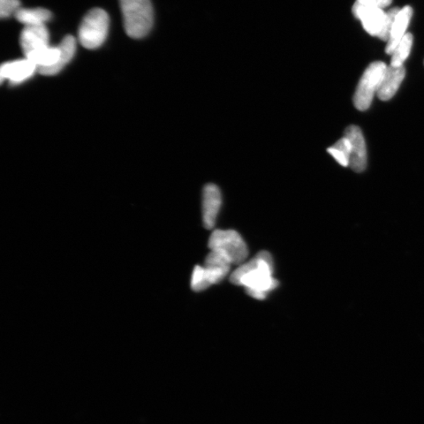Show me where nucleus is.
I'll return each instance as SVG.
<instances>
[{
	"label": "nucleus",
	"instance_id": "1",
	"mask_svg": "<svg viewBox=\"0 0 424 424\" xmlns=\"http://www.w3.org/2000/svg\"><path fill=\"white\" fill-rule=\"evenodd\" d=\"M267 251H261L254 258L233 272L230 282L235 285L244 286L248 295L256 300H263L267 295L278 286L277 280L272 277L274 262Z\"/></svg>",
	"mask_w": 424,
	"mask_h": 424
},
{
	"label": "nucleus",
	"instance_id": "2",
	"mask_svg": "<svg viewBox=\"0 0 424 424\" xmlns=\"http://www.w3.org/2000/svg\"><path fill=\"white\" fill-rule=\"evenodd\" d=\"M125 32L133 39H141L154 25V9L150 0H120Z\"/></svg>",
	"mask_w": 424,
	"mask_h": 424
},
{
	"label": "nucleus",
	"instance_id": "3",
	"mask_svg": "<svg viewBox=\"0 0 424 424\" xmlns=\"http://www.w3.org/2000/svg\"><path fill=\"white\" fill-rule=\"evenodd\" d=\"M110 18L100 9L90 10L83 18L79 28V40L87 49L100 48L107 37Z\"/></svg>",
	"mask_w": 424,
	"mask_h": 424
},
{
	"label": "nucleus",
	"instance_id": "4",
	"mask_svg": "<svg viewBox=\"0 0 424 424\" xmlns=\"http://www.w3.org/2000/svg\"><path fill=\"white\" fill-rule=\"evenodd\" d=\"M208 247L211 251L223 254L232 265H241L248 256V248L240 234L233 230H217L211 233Z\"/></svg>",
	"mask_w": 424,
	"mask_h": 424
},
{
	"label": "nucleus",
	"instance_id": "5",
	"mask_svg": "<svg viewBox=\"0 0 424 424\" xmlns=\"http://www.w3.org/2000/svg\"><path fill=\"white\" fill-rule=\"evenodd\" d=\"M387 65L383 62L370 64L359 83L354 95V104L360 111L367 110L380 88Z\"/></svg>",
	"mask_w": 424,
	"mask_h": 424
},
{
	"label": "nucleus",
	"instance_id": "6",
	"mask_svg": "<svg viewBox=\"0 0 424 424\" xmlns=\"http://www.w3.org/2000/svg\"><path fill=\"white\" fill-rule=\"evenodd\" d=\"M344 137L351 144L350 166L356 172L365 171L367 166V149L364 136L357 126L351 125L346 128Z\"/></svg>",
	"mask_w": 424,
	"mask_h": 424
},
{
	"label": "nucleus",
	"instance_id": "7",
	"mask_svg": "<svg viewBox=\"0 0 424 424\" xmlns=\"http://www.w3.org/2000/svg\"><path fill=\"white\" fill-rule=\"evenodd\" d=\"M222 206V194L221 189L212 184H209L203 189V223L207 230L214 228L216 218Z\"/></svg>",
	"mask_w": 424,
	"mask_h": 424
},
{
	"label": "nucleus",
	"instance_id": "8",
	"mask_svg": "<svg viewBox=\"0 0 424 424\" xmlns=\"http://www.w3.org/2000/svg\"><path fill=\"white\" fill-rule=\"evenodd\" d=\"M352 11L354 16L361 21L366 31L369 35L377 37L381 32L386 16L383 10L367 7L355 2Z\"/></svg>",
	"mask_w": 424,
	"mask_h": 424
},
{
	"label": "nucleus",
	"instance_id": "9",
	"mask_svg": "<svg viewBox=\"0 0 424 424\" xmlns=\"http://www.w3.org/2000/svg\"><path fill=\"white\" fill-rule=\"evenodd\" d=\"M49 33L45 25L26 26L22 30L20 43L26 57L31 53L49 46Z\"/></svg>",
	"mask_w": 424,
	"mask_h": 424
},
{
	"label": "nucleus",
	"instance_id": "10",
	"mask_svg": "<svg viewBox=\"0 0 424 424\" xmlns=\"http://www.w3.org/2000/svg\"><path fill=\"white\" fill-rule=\"evenodd\" d=\"M37 69L36 65L26 58L4 64L0 75L3 80H9L13 83H20L32 77Z\"/></svg>",
	"mask_w": 424,
	"mask_h": 424
},
{
	"label": "nucleus",
	"instance_id": "11",
	"mask_svg": "<svg viewBox=\"0 0 424 424\" xmlns=\"http://www.w3.org/2000/svg\"><path fill=\"white\" fill-rule=\"evenodd\" d=\"M405 77L406 70L403 66H388L376 94L378 97L382 101L390 100L397 93Z\"/></svg>",
	"mask_w": 424,
	"mask_h": 424
},
{
	"label": "nucleus",
	"instance_id": "12",
	"mask_svg": "<svg viewBox=\"0 0 424 424\" xmlns=\"http://www.w3.org/2000/svg\"><path fill=\"white\" fill-rule=\"evenodd\" d=\"M232 263L221 253L211 251L204 262V270L211 285L223 281L230 270Z\"/></svg>",
	"mask_w": 424,
	"mask_h": 424
},
{
	"label": "nucleus",
	"instance_id": "13",
	"mask_svg": "<svg viewBox=\"0 0 424 424\" xmlns=\"http://www.w3.org/2000/svg\"><path fill=\"white\" fill-rule=\"evenodd\" d=\"M413 13V9L410 6H406L398 12L395 22H393L387 47H386L385 51L388 55H392L398 43L406 34V32L410 26Z\"/></svg>",
	"mask_w": 424,
	"mask_h": 424
},
{
	"label": "nucleus",
	"instance_id": "14",
	"mask_svg": "<svg viewBox=\"0 0 424 424\" xmlns=\"http://www.w3.org/2000/svg\"><path fill=\"white\" fill-rule=\"evenodd\" d=\"M60 49V58L58 63L48 70L40 71L44 75H54L58 74L63 68L73 59L75 50H77V43L75 38L72 36H67L64 38L62 43L58 46Z\"/></svg>",
	"mask_w": 424,
	"mask_h": 424
},
{
	"label": "nucleus",
	"instance_id": "15",
	"mask_svg": "<svg viewBox=\"0 0 424 424\" xmlns=\"http://www.w3.org/2000/svg\"><path fill=\"white\" fill-rule=\"evenodd\" d=\"M60 54L58 47L51 48L48 46L31 53L26 58L31 60L39 71H42L55 66L58 62Z\"/></svg>",
	"mask_w": 424,
	"mask_h": 424
},
{
	"label": "nucleus",
	"instance_id": "16",
	"mask_svg": "<svg viewBox=\"0 0 424 424\" xmlns=\"http://www.w3.org/2000/svg\"><path fill=\"white\" fill-rule=\"evenodd\" d=\"M14 16L26 26H32L45 25L52 18V14L48 9L38 7V9H20Z\"/></svg>",
	"mask_w": 424,
	"mask_h": 424
},
{
	"label": "nucleus",
	"instance_id": "17",
	"mask_svg": "<svg viewBox=\"0 0 424 424\" xmlns=\"http://www.w3.org/2000/svg\"><path fill=\"white\" fill-rule=\"evenodd\" d=\"M328 152L335 160L343 166L350 165V159L351 154V144L346 137L339 139L332 147L328 149Z\"/></svg>",
	"mask_w": 424,
	"mask_h": 424
},
{
	"label": "nucleus",
	"instance_id": "18",
	"mask_svg": "<svg viewBox=\"0 0 424 424\" xmlns=\"http://www.w3.org/2000/svg\"><path fill=\"white\" fill-rule=\"evenodd\" d=\"M413 43V35L411 33H406L392 54L391 65L393 67L403 66L405 60L410 56Z\"/></svg>",
	"mask_w": 424,
	"mask_h": 424
},
{
	"label": "nucleus",
	"instance_id": "19",
	"mask_svg": "<svg viewBox=\"0 0 424 424\" xmlns=\"http://www.w3.org/2000/svg\"><path fill=\"white\" fill-rule=\"evenodd\" d=\"M211 285L204 268L196 266L192 275L191 289L194 292H201L207 290Z\"/></svg>",
	"mask_w": 424,
	"mask_h": 424
},
{
	"label": "nucleus",
	"instance_id": "20",
	"mask_svg": "<svg viewBox=\"0 0 424 424\" xmlns=\"http://www.w3.org/2000/svg\"><path fill=\"white\" fill-rule=\"evenodd\" d=\"M400 10L398 7H396V9H392L388 13H386L382 28L377 36L378 39L388 42L393 22H395Z\"/></svg>",
	"mask_w": 424,
	"mask_h": 424
},
{
	"label": "nucleus",
	"instance_id": "21",
	"mask_svg": "<svg viewBox=\"0 0 424 424\" xmlns=\"http://www.w3.org/2000/svg\"><path fill=\"white\" fill-rule=\"evenodd\" d=\"M19 0H0V16L7 18L21 9Z\"/></svg>",
	"mask_w": 424,
	"mask_h": 424
},
{
	"label": "nucleus",
	"instance_id": "22",
	"mask_svg": "<svg viewBox=\"0 0 424 424\" xmlns=\"http://www.w3.org/2000/svg\"><path fill=\"white\" fill-rule=\"evenodd\" d=\"M356 2L367 7L383 9L391 4L392 0H357Z\"/></svg>",
	"mask_w": 424,
	"mask_h": 424
}]
</instances>
